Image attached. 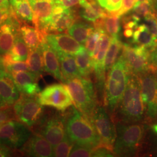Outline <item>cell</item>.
Returning a JSON list of instances; mask_svg holds the SVG:
<instances>
[{
  "instance_id": "obj_1",
  "label": "cell",
  "mask_w": 157,
  "mask_h": 157,
  "mask_svg": "<svg viewBox=\"0 0 157 157\" xmlns=\"http://www.w3.org/2000/svg\"><path fill=\"white\" fill-rule=\"evenodd\" d=\"M117 111L119 122L124 124L138 123L144 118L146 107L137 75L130 73L126 90Z\"/></svg>"
},
{
  "instance_id": "obj_2",
  "label": "cell",
  "mask_w": 157,
  "mask_h": 157,
  "mask_svg": "<svg viewBox=\"0 0 157 157\" xmlns=\"http://www.w3.org/2000/svg\"><path fill=\"white\" fill-rule=\"evenodd\" d=\"M66 132L75 144L95 149L101 146V140L91 120L78 109L67 113Z\"/></svg>"
},
{
  "instance_id": "obj_3",
  "label": "cell",
  "mask_w": 157,
  "mask_h": 157,
  "mask_svg": "<svg viewBox=\"0 0 157 157\" xmlns=\"http://www.w3.org/2000/svg\"><path fill=\"white\" fill-rule=\"evenodd\" d=\"M130 72L122 54L109 69L105 81L104 104L111 116L118 108L126 90Z\"/></svg>"
},
{
  "instance_id": "obj_4",
  "label": "cell",
  "mask_w": 157,
  "mask_h": 157,
  "mask_svg": "<svg viewBox=\"0 0 157 157\" xmlns=\"http://www.w3.org/2000/svg\"><path fill=\"white\" fill-rule=\"evenodd\" d=\"M80 112L91 118L97 107V98L94 85L90 79L75 78L63 82Z\"/></svg>"
},
{
  "instance_id": "obj_5",
  "label": "cell",
  "mask_w": 157,
  "mask_h": 157,
  "mask_svg": "<svg viewBox=\"0 0 157 157\" xmlns=\"http://www.w3.org/2000/svg\"><path fill=\"white\" fill-rule=\"evenodd\" d=\"M117 136L113 151L118 156L135 155L143 140L145 129L143 124H124L118 121L116 125Z\"/></svg>"
},
{
  "instance_id": "obj_6",
  "label": "cell",
  "mask_w": 157,
  "mask_h": 157,
  "mask_svg": "<svg viewBox=\"0 0 157 157\" xmlns=\"http://www.w3.org/2000/svg\"><path fill=\"white\" fill-rule=\"evenodd\" d=\"M13 108L17 119L30 129L39 124L45 115L44 108L38 101L37 95L21 94Z\"/></svg>"
},
{
  "instance_id": "obj_7",
  "label": "cell",
  "mask_w": 157,
  "mask_h": 157,
  "mask_svg": "<svg viewBox=\"0 0 157 157\" xmlns=\"http://www.w3.org/2000/svg\"><path fill=\"white\" fill-rule=\"evenodd\" d=\"M67 113H63L44 115L39 124L34 128V133L43 136L54 148L67 135Z\"/></svg>"
},
{
  "instance_id": "obj_8",
  "label": "cell",
  "mask_w": 157,
  "mask_h": 157,
  "mask_svg": "<svg viewBox=\"0 0 157 157\" xmlns=\"http://www.w3.org/2000/svg\"><path fill=\"white\" fill-rule=\"evenodd\" d=\"M32 134V129L27 125L13 119L0 126V144L18 150Z\"/></svg>"
},
{
  "instance_id": "obj_9",
  "label": "cell",
  "mask_w": 157,
  "mask_h": 157,
  "mask_svg": "<svg viewBox=\"0 0 157 157\" xmlns=\"http://www.w3.org/2000/svg\"><path fill=\"white\" fill-rule=\"evenodd\" d=\"M148 122L157 121V74L152 71L137 75Z\"/></svg>"
},
{
  "instance_id": "obj_10",
  "label": "cell",
  "mask_w": 157,
  "mask_h": 157,
  "mask_svg": "<svg viewBox=\"0 0 157 157\" xmlns=\"http://www.w3.org/2000/svg\"><path fill=\"white\" fill-rule=\"evenodd\" d=\"M37 99L43 106L52 107L64 112L73 105V100L64 84L55 83L45 87L37 94Z\"/></svg>"
},
{
  "instance_id": "obj_11",
  "label": "cell",
  "mask_w": 157,
  "mask_h": 157,
  "mask_svg": "<svg viewBox=\"0 0 157 157\" xmlns=\"http://www.w3.org/2000/svg\"><path fill=\"white\" fill-rule=\"evenodd\" d=\"M91 120L100 137L101 146L113 151L117 132L112 119L110 118L107 110L101 105H97Z\"/></svg>"
},
{
  "instance_id": "obj_12",
  "label": "cell",
  "mask_w": 157,
  "mask_h": 157,
  "mask_svg": "<svg viewBox=\"0 0 157 157\" xmlns=\"http://www.w3.org/2000/svg\"><path fill=\"white\" fill-rule=\"evenodd\" d=\"M150 50L146 47L136 45L134 47L124 44L122 56L129 67L130 73L139 75L150 71Z\"/></svg>"
},
{
  "instance_id": "obj_13",
  "label": "cell",
  "mask_w": 157,
  "mask_h": 157,
  "mask_svg": "<svg viewBox=\"0 0 157 157\" xmlns=\"http://www.w3.org/2000/svg\"><path fill=\"white\" fill-rule=\"evenodd\" d=\"M33 12V24L44 35L56 5V0H28Z\"/></svg>"
},
{
  "instance_id": "obj_14",
  "label": "cell",
  "mask_w": 157,
  "mask_h": 157,
  "mask_svg": "<svg viewBox=\"0 0 157 157\" xmlns=\"http://www.w3.org/2000/svg\"><path fill=\"white\" fill-rule=\"evenodd\" d=\"M45 40L56 52L65 53L73 56L85 48L73 37L67 34H48L45 36Z\"/></svg>"
},
{
  "instance_id": "obj_15",
  "label": "cell",
  "mask_w": 157,
  "mask_h": 157,
  "mask_svg": "<svg viewBox=\"0 0 157 157\" xmlns=\"http://www.w3.org/2000/svg\"><path fill=\"white\" fill-rule=\"evenodd\" d=\"M19 151L28 157H53V147L43 136L37 133L32 135Z\"/></svg>"
},
{
  "instance_id": "obj_16",
  "label": "cell",
  "mask_w": 157,
  "mask_h": 157,
  "mask_svg": "<svg viewBox=\"0 0 157 157\" xmlns=\"http://www.w3.org/2000/svg\"><path fill=\"white\" fill-rule=\"evenodd\" d=\"M75 20L73 10L56 5L45 29V34L48 32H62L67 30L75 23Z\"/></svg>"
},
{
  "instance_id": "obj_17",
  "label": "cell",
  "mask_w": 157,
  "mask_h": 157,
  "mask_svg": "<svg viewBox=\"0 0 157 157\" xmlns=\"http://www.w3.org/2000/svg\"><path fill=\"white\" fill-rule=\"evenodd\" d=\"M20 27L15 18L10 17L0 26V56H4L11 50Z\"/></svg>"
},
{
  "instance_id": "obj_18",
  "label": "cell",
  "mask_w": 157,
  "mask_h": 157,
  "mask_svg": "<svg viewBox=\"0 0 157 157\" xmlns=\"http://www.w3.org/2000/svg\"><path fill=\"white\" fill-rule=\"evenodd\" d=\"M21 94L28 95H37L40 91L37 83V78L29 71L13 72L10 73Z\"/></svg>"
},
{
  "instance_id": "obj_19",
  "label": "cell",
  "mask_w": 157,
  "mask_h": 157,
  "mask_svg": "<svg viewBox=\"0 0 157 157\" xmlns=\"http://www.w3.org/2000/svg\"><path fill=\"white\" fill-rule=\"evenodd\" d=\"M20 96L11 75L6 72L0 76V107H12Z\"/></svg>"
},
{
  "instance_id": "obj_20",
  "label": "cell",
  "mask_w": 157,
  "mask_h": 157,
  "mask_svg": "<svg viewBox=\"0 0 157 157\" xmlns=\"http://www.w3.org/2000/svg\"><path fill=\"white\" fill-rule=\"evenodd\" d=\"M41 47L43 57L44 71L63 82V78L56 51L45 41V40L41 44Z\"/></svg>"
},
{
  "instance_id": "obj_21",
  "label": "cell",
  "mask_w": 157,
  "mask_h": 157,
  "mask_svg": "<svg viewBox=\"0 0 157 157\" xmlns=\"http://www.w3.org/2000/svg\"><path fill=\"white\" fill-rule=\"evenodd\" d=\"M63 78V83L69 79L82 77L78 71L75 56L62 52H56Z\"/></svg>"
},
{
  "instance_id": "obj_22",
  "label": "cell",
  "mask_w": 157,
  "mask_h": 157,
  "mask_svg": "<svg viewBox=\"0 0 157 157\" xmlns=\"http://www.w3.org/2000/svg\"><path fill=\"white\" fill-rule=\"evenodd\" d=\"M132 43L151 51L157 47V40L154 38L144 23L138 25L132 36Z\"/></svg>"
},
{
  "instance_id": "obj_23",
  "label": "cell",
  "mask_w": 157,
  "mask_h": 157,
  "mask_svg": "<svg viewBox=\"0 0 157 157\" xmlns=\"http://www.w3.org/2000/svg\"><path fill=\"white\" fill-rule=\"evenodd\" d=\"M20 34L29 50H33L41 45L45 40V36L39 29L28 25L20 27Z\"/></svg>"
},
{
  "instance_id": "obj_24",
  "label": "cell",
  "mask_w": 157,
  "mask_h": 157,
  "mask_svg": "<svg viewBox=\"0 0 157 157\" xmlns=\"http://www.w3.org/2000/svg\"><path fill=\"white\" fill-rule=\"evenodd\" d=\"M80 5L82 7L80 15L87 21L96 22L99 19L107 16L100 5H98L95 1L88 2L87 0H81Z\"/></svg>"
},
{
  "instance_id": "obj_25",
  "label": "cell",
  "mask_w": 157,
  "mask_h": 157,
  "mask_svg": "<svg viewBox=\"0 0 157 157\" xmlns=\"http://www.w3.org/2000/svg\"><path fill=\"white\" fill-rule=\"evenodd\" d=\"M95 29L102 33H107L111 37H119L118 35L121 30L120 17L113 15L102 18L95 24Z\"/></svg>"
},
{
  "instance_id": "obj_26",
  "label": "cell",
  "mask_w": 157,
  "mask_h": 157,
  "mask_svg": "<svg viewBox=\"0 0 157 157\" xmlns=\"http://www.w3.org/2000/svg\"><path fill=\"white\" fill-rule=\"evenodd\" d=\"M26 63L28 66L29 71L39 78L44 71V62L41 45L33 50H29Z\"/></svg>"
},
{
  "instance_id": "obj_27",
  "label": "cell",
  "mask_w": 157,
  "mask_h": 157,
  "mask_svg": "<svg viewBox=\"0 0 157 157\" xmlns=\"http://www.w3.org/2000/svg\"><path fill=\"white\" fill-rule=\"evenodd\" d=\"M74 56L81 76L90 79V76L94 71V67L91 58L86 48Z\"/></svg>"
},
{
  "instance_id": "obj_28",
  "label": "cell",
  "mask_w": 157,
  "mask_h": 157,
  "mask_svg": "<svg viewBox=\"0 0 157 157\" xmlns=\"http://www.w3.org/2000/svg\"><path fill=\"white\" fill-rule=\"evenodd\" d=\"M122 48L123 44L119 37H112L105 59V69L106 72H108L118 60V56L121 55L120 54Z\"/></svg>"
},
{
  "instance_id": "obj_29",
  "label": "cell",
  "mask_w": 157,
  "mask_h": 157,
  "mask_svg": "<svg viewBox=\"0 0 157 157\" xmlns=\"http://www.w3.org/2000/svg\"><path fill=\"white\" fill-rule=\"evenodd\" d=\"M9 53L15 61H26L29 54V48L23 39L20 32L17 36L15 41Z\"/></svg>"
},
{
  "instance_id": "obj_30",
  "label": "cell",
  "mask_w": 157,
  "mask_h": 157,
  "mask_svg": "<svg viewBox=\"0 0 157 157\" xmlns=\"http://www.w3.org/2000/svg\"><path fill=\"white\" fill-rule=\"evenodd\" d=\"M94 30V28L89 24L79 22L73 24L67 30V32L78 43L83 44H85L87 38Z\"/></svg>"
},
{
  "instance_id": "obj_31",
  "label": "cell",
  "mask_w": 157,
  "mask_h": 157,
  "mask_svg": "<svg viewBox=\"0 0 157 157\" xmlns=\"http://www.w3.org/2000/svg\"><path fill=\"white\" fill-rule=\"evenodd\" d=\"M13 8L20 19L26 22H33V12L28 0H17Z\"/></svg>"
},
{
  "instance_id": "obj_32",
  "label": "cell",
  "mask_w": 157,
  "mask_h": 157,
  "mask_svg": "<svg viewBox=\"0 0 157 157\" xmlns=\"http://www.w3.org/2000/svg\"><path fill=\"white\" fill-rule=\"evenodd\" d=\"M150 1H144L139 4H135L133 8L132 19L137 23H139L147 15L152 13V8Z\"/></svg>"
},
{
  "instance_id": "obj_33",
  "label": "cell",
  "mask_w": 157,
  "mask_h": 157,
  "mask_svg": "<svg viewBox=\"0 0 157 157\" xmlns=\"http://www.w3.org/2000/svg\"><path fill=\"white\" fill-rule=\"evenodd\" d=\"M74 144L67 135H65L62 140L53 148V157H69Z\"/></svg>"
},
{
  "instance_id": "obj_34",
  "label": "cell",
  "mask_w": 157,
  "mask_h": 157,
  "mask_svg": "<svg viewBox=\"0 0 157 157\" xmlns=\"http://www.w3.org/2000/svg\"><path fill=\"white\" fill-rule=\"evenodd\" d=\"M102 33H104L101 32V31L97 29L94 30L91 32V33L90 34V36H89L85 43V48L91 57L93 54L97 44L100 39L101 34Z\"/></svg>"
},
{
  "instance_id": "obj_35",
  "label": "cell",
  "mask_w": 157,
  "mask_h": 157,
  "mask_svg": "<svg viewBox=\"0 0 157 157\" xmlns=\"http://www.w3.org/2000/svg\"><path fill=\"white\" fill-rule=\"evenodd\" d=\"M94 149L83 146L74 144L69 157H93Z\"/></svg>"
},
{
  "instance_id": "obj_36",
  "label": "cell",
  "mask_w": 157,
  "mask_h": 157,
  "mask_svg": "<svg viewBox=\"0 0 157 157\" xmlns=\"http://www.w3.org/2000/svg\"><path fill=\"white\" fill-rule=\"evenodd\" d=\"M101 7L109 12L118 11L122 6V0H97Z\"/></svg>"
},
{
  "instance_id": "obj_37",
  "label": "cell",
  "mask_w": 157,
  "mask_h": 157,
  "mask_svg": "<svg viewBox=\"0 0 157 157\" xmlns=\"http://www.w3.org/2000/svg\"><path fill=\"white\" fill-rule=\"evenodd\" d=\"M15 119L16 116L13 107H0V126Z\"/></svg>"
},
{
  "instance_id": "obj_38",
  "label": "cell",
  "mask_w": 157,
  "mask_h": 157,
  "mask_svg": "<svg viewBox=\"0 0 157 157\" xmlns=\"http://www.w3.org/2000/svg\"><path fill=\"white\" fill-rule=\"evenodd\" d=\"M143 21L151 33L157 40V17L153 13H151L145 17Z\"/></svg>"
},
{
  "instance_id": "obj_39",
  "label": "cell",
  "mask_w": 157,
  "mask_h": 157,
  "mask_svg": "<svg viewBox=\"0 0 157 157\" xmlns=\"http://www.w3.org/2000/svg\"><path fill=\"white\" fill-rule=\"evenodd\" d=\"M6 72L10 73L13 72L26 71H29L28 66L27 63L25 62H17L14 61L11 63L6 66Z\"/></svg>"
},
{
  "instance_id": "obj_40",
  "label": "cell",
  "mask_w": 157,
  "mask_h": 157,
  "mask_svg": "<svg viewBox=\"0 0 157 157\" xmlns=\"http://www.w3.org/2000/svg\"><path fill=\"white\" fill-rule=\"evenodd\" d=\"M136 1V0H122L121 8H120L117 15L121 17L130 11L132 8H133Z\"/></svg>"
},
{
  "instance_id": "obj_41",
  "label": "cell",
  "mask_w": 157,
  "mask_h": 157,
  "mask_svg": "<svg viewBox=\"0 0 157 157\" xmlns=\"http://www.w3.org/2000/svg\"><path fill=\"white\" fill-rule=\"evenodd\" d=\"M112 151L105 147L100 146L94 149L93 157H113L115 154Z\"/></svg>"
},
{
  "instance_id": "obj_42",
  "label": "cell",
  "mask_w": 157,
  "mask_h": 157,
  "mask_svg": "<svg viewBox=\"0 0 157 157\" xmlns=\"http://www.w3.org/2000/svg\"><path fill=\"white\" fill-rule=\"evenodd\" d=\"M149 63L150 71L157 73V47L152 50L150 53Z\"/></svg>"
},
{
  "instance_id": "obj_43",
  "label": "cell",
  "mask_w": 157,
  "mask_h": 157,
  "mask_svg": "<svg viewBox=\"0 0 157 157\" xmlns=\"http://www.w3.org/2000/svg\"><path fill=\"white\" fill-rule=\"evenodd\" d=\"M16 150L0 144V157H12L17 154Z\"/></svg>"
},
{
  "instance_id": "obj_44",
  "label": "cell",
  "mask_w": 157,
  "mask_h": 157,
  "mask_svg": "<svg viewBox=\"0 0 157 157\" xmlns=\"http://www.w3.org/2000/svg\"><path fill=\"white\" fill-rule=\"evenodd\" d=\"M81 0H57L56 4L61 6L65 8H70L73 6H76L80 2Z\"/></svg>"
},
{
  "instance_id": "obj_45",
  "label": "cell",
  "mask_w": 157,
  "mask_h": 157,
  "mask_svg": "<svg viewBox=\"0 0 157 157\" xmlns=\"http://www.w3.org/2000/svg\"><path fill=\"white\" fill-rule=\"evenodd\" d=\"M11 15L10 8H0V26Z\"/></svg>"
},
{
  "instance_id": "obj_46",
  "label": "cell",
  "mask_w": 157,
  "mask_h": 157,
  "mask_svg": "<svg viewBox=\"0 0 157 157\" xmlns=\"http://www.w3.org/2000/svg\"><path fill=\"white\" fill-rule=\"evenodd\" d=\"M0 8H10L9 0H0Z\"/></svg>"
},
{
  "instance_id": "obj_47",
  "label": "cell",
  "mask_w": 157,
  "mask_h": 157,
  "mask_svg": "<svg viewBox=\"0 0 157 157\" xmlns=\"http://www.w3.org/2000/svg\"><path fill=\"white\" fill-rule=\"evenodd\" d=\"M6 72V68L3 63L2 57V56H0V76H1Z\"/></svg>"
},
{
  "instance_id": "obj_48",
  "label": "cell",
  "mask_w": 157,
  "mask_h": 157,
  "mask_svg": "<svg viewBox=\"0 0 157 157\" xmlns=\"http://www.w3.org/2000/svg\"><path fill=\"white\" fill-rule=\"evenodd\" d=\"M152 8L157 11V0H150Z\"/></svg>"
},
{
  "instance_id": "obj_49",
  "label": "cell",
  "mask_w": 157,
  "mask_h": 157,
  "mask_svg": "<svg viewBox=\"0 0 157 157\" xmlns=\"http://www.w3.org/2000/svg\"><path fill=\"white\" fill-rule=\"evenodd\" d=\"M144 1H150V0H136L135 4H139L140 2H144Z\"/></svg>"
},
{
  "instance_id": "obj_50",
  "label": "cell",
  "mask_w": 157,
  "mask_h": 157,
  "mask_svg": "<svg viewBox=\"0 0 157 157\" xmlns=\"http://www.w3.org/2000/svg\"><path fill=\"white\" fill-rule=\"evenodd\" d=\"M16 1H17V0H9V1H10V4L11 5L12 7H13V6H14V5H15Z\"/></svg>"
},
{
  "instance_id": "obj_51",
  "label": "cell",
  "mask_w": 157,
  "mask_h": 157,
  "mask_svg": "<svg viewBox=\"0 0 157 157\" xmlns=\"http://www.w3.org/2000/svg\"><path fill=\"white\" fill-rule=\"evenodd\" d=\"M157 136V139H156V145H157V136Z\"/></svg>"
}]
</instances>
